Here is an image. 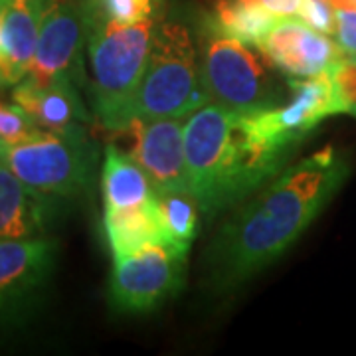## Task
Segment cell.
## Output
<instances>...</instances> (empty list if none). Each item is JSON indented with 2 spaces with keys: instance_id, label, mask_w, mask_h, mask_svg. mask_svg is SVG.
I'll return each instance as SVG.
<instances>
[{
  "instance_id": "obj_19",
  "label": "cell",
  "mask_w": 356,
  "mask_h": 356,
  "mask_svg": "<svg viewBox=\"0 0 356 356\" xmlns=\"http://www.w3.org/2000/svg\"><path fill=\"white\" fill-rule=\"evenodd\" d=\"M156 210L165 224L170 242L191 250L200 226V206L192 192L156 194Z\"/></svg>"
},
{
  "instance_id": "obj_13",
  "label": "cell",
  "mask_w": 356,
  "mask_h": 356,
  "mask_svg": "<svg viewBox=\"0 0 356 356\" xmlns=\"http://www.w3.org/2000/svg\"><path fill=\"white\" fill-rule=\"evenodd\" d=\"M44 0H0V89L22 81L36 51Z\"/></svg>"
},
{
  "instance_id": "obj_10",
  "label": "cell",
  "mask_w": 356,
  "mask_h": 356,
  "mask_svg": "<svg viewBox=\"0 0 356 356\" xmlns=\"http://www.w3.org/2000/svg\"><path fill=\"white\" fill-rule=\"evenodd\" d=\"M186 117L133 119L117 133L131 140L127 153L143 166L156 194L192 192L184 151Z\"/></svg>"
},
{
  "instance_id": "obj_4",
  "label": "cell",
  "mask_w": 356,
  "mask_h": 356,
  "mask_svg": "<svg viewBox=\"0 0 356 356\" xmlns=\"http://www.w3.org/2000/svg\"><path fill=\"white\" fill-rule=\"evenodd\" d=\"M156 18L129 26H102L88 30L91 103L103 127L117 133L139 88L151 54Z\"/></svg>"
},
{
  "instance_id": "obj_9",
  "label": "cell",
  "mask_w": 356,
  "mask_h": 356,
  "mask_svg": "<svg viewBox=\"0 0 356 356\" xmlns=\"http://www.w3.org/2000/svg\"><path fill=\"white\" fill-rule=\"evenodd\" d=\"M88 42V30L77 0H44L36 51L28 79L38 86H50L81 74V48Z\"/></svg>"
},
{
  "instance_id": "obj_16",
  "label": "cell",
  "mask_w": 356,
  "mask_h": 356,
  "mask_svg": "<svg viewBox=\"0 0 356 356\" xmlns=\"http://www.w3.org/2000/svg\"><path fill=\"white\" fill-rule=\"evenodd\" d=\"M102 196L103 212L131 210L154 202V192L151 178L143 166L119 145L109 143L105 147L102 166Z\"/></svg>"
},
{
  "instance_id": "obj_23",
  "label": "cell",
  "mask_w": 356,
  "mask_h": 356,
  "mask_svg": "<svg viewBox=\"0 0 356 356\" xmlns=\"http://www.w3.org/2000/svg\"><path fill=\"white\" fill-rule=\"evenodd\" d=\"M297 18H301L305 24L327 36H334L337 16H334V8L327 0H301Z\"/></svg>"
},
{
  "instance_id": "obj_5",
  "label": "cell",
  "mask_w": 356,
  "mask_h": 356,
  "mask_svg": "<svg viewBox=\"0 0 356 356\" xmlns=\"http://www.w3.org/2000/svg\"><path fill=\"white\" fill-rule=\"evenodd\" d=\"M198 60L210 102L242 115L261 113L285 103L273 65L257 46L204 26Z\"/></svg>"
},
{
  "instance_id": "obj_18",
  "label": "cell",
  "mask_w": 356,
  "mask_h": 356,
  "mask_svg": "<svg viewBox=\"0 0 356 356\" xmlns=\"http://www.w3.org/2000/svg\"><path fill=\"white\" fill-rule=\"evenodd\" d=\"M280 20L264 6L248 0H218L206 24L232 38L257 46Z\"/></svg>"
},
{
  "instance_id": "obj_6",
  "label": "cell",
  "mask_w": 356,
  "mask_h": 356,
  "mask_svg": "<svg viewBox=\"0 0 356 356\" xmlns=\"http://www.w3.org/2000/svg\"><path fill=\"white\" fill-rule=\"evenodd\" d=\"M0 161L42 198L70 200L89 191L97 151L86 135L76 127L65 133L40 129L30 139L16 145L0 143Z\"/></svg>"
},
{
  "instance_id": "obj_14",
  "label": "cell",
  "mask_w": 356,
  "mask_h": 356,
  "mask_svg": "<svg viewBox=\"0 0 356 356\" xmlns=\"http://www.w3.org/2000/svg\"><path fill=\"white\" fill-rule=\"evenodd\" d=\"M10 102L16 103L44 131L65 133L89 121L88 109L74 79L38 86L24 77L13 88Z\"/></svg>"
},
{
  "instance_id": "obj_25",
  "label": "cell",
  "mask_w": 356,
  "mask_h": 356,
  "mask_svg": "<svg viewBox=\"0 0 356 356\" xmlns=\"http://www.w3.org/2000/svg\"><path fill=\"white\" fill-rule=\"evenodd\" d=\"M248 2L264 6L277 18H297L299 6H301V0H248Z\"/></svg>"
},
{
  "instance_id": "obj_3",
  "label": "cell",
  "mask_w": 356,
  "mask_h": 356,
  "mask_svg": "<svg viewBox=\"0 0 356 356\" xmlns=\"http://www.w3.org/2000/svg\"><path fill=\"white\" fill-rule=\"evenodd\" d=\"M208 102L198 44H194L191 30L180 22H159L145 74L125 111L123 127L133 119L188 117Z\"/></svg>"
},
{
  "instance_id": "obj_20",
  "label": "cell",
  "mask_w": 356,
  "mask_h": 356,
  "mask_svg": "<svg viewBox=\"0 0 356 356\" xmlns=\"http://www.w3.org/2000/svg\"><path fill=\"white\" fill-rule=\"evenodd\" d=\"M86 30L129 26L156 18V0H77Z\"/></svg>"
},
{
  "instance_id": "obj_15",
  "label": "cell",
  "mask_w": 356,
  "mask_h": 356,
  "mask_svg": "<svg viewBox=\"0 0 356 356\" xmlns=\"http://www.w3.org/2000/svg\"><path fill=\"white\" fill-rule=\"evenodd\" d=\"M50 204L0 161V242L46 236Z\"/></svg>"
},
{
  "instance_id": "obj_12",
  "label": "cell",
  "mask_w": 356,
  "mask_h": 356,
  "mask_svg": "<svg viewBox=\"0 0 356 356\" xmlns=\"http://www.w3.org/2000/svg\"><path fill=\"white\" fill-rule=\"evenodd\" d=\"M257 48L269 64L289 79L325 74L344 56L331 36L311 28L301 18H281Z\"/></svg>"
},
{
  "instance_id": "obj_17",
  "label": "cell",
  "mask_w": 356,
  "mask_h": 356,
  "mask_svg": "<svg viewBox=\"0 0 356 356\" xmlns=\"http://www.w3.org/2000/svg\"><path fill=\"white\" fill-rule=\"evenodd\" d=\"M103 228L113 259L140 252L149 245L172 243L154 202L131 210L103 212Z\"/></svg>"
},
{
  "instance_id": "obj_26",
  "label": "cell",
  "mask_w": 356,
  "mask_h": 356,
  "mask_svg": "<svg viewBox=\"0 0 356 356\" xmlns=\"http://www.w3.org/2000/svg\"><path fill=\"white\" fill-rule=\"evenodd\" d=\"M332 8H346V10H356V0H327Z\"/></svg>"
},
{
  "instance_id": "obj_22",
  "label": "cell",
  "mask_w": 356,
  "mask_h": 356,
  "mask_svg": "<svg viewBox=\"0 0 356 356\" xmlns=\"http://www.w3.org/2000/svg\"><path fill=\"white\" fill-rule=\"evenodd\" d=\"M40 127L14 102L0 99V143L16 145L34 137Z\"/></svg>"
},
{
  "instance_id": "obj_11",
  "label": "cell",
  "mask_w": 356,
  "mask_h": 356,
  "mask_svg": "<svg viewBox=\"0 0 356 356\" xmlns=\"http://www.w3.org/2000/svg\"><path fill=\"white\" fill-rule=\"evenodd\" d=\"M293 95L280 107L252 113L255 127L275 147L291 151L307 135L331 115H339L329 72L307 79H289Z\"/></svg>"
},
{
  "instance_id": "obj_24",
  "label": "cell",
  "mask_w": 356,
  "mask_h": 356,
  "mask_svg": "<svg viewBox=\"0 0 356 356\" xmlns=\"http://www.w3.org/2000/svg\"><path fill=\"white\" fill-rule=\"evenodd\" d=\"M337 16V30H334V42L344 56L356 60V10L346 8H334Z\"/></svg>"
},
{
  "instance_id": "obj_1",
  "label": "cell",
  "mask_w": 356,
  "mask_h": 356,
  "mask_svg": "<svg viewBox=\"0 0 356 356\" xmlns=\"http://www.w3.org/2000/svg\"><path fill=\"white\" fill-rule=\"evenodd\" d=\"M348 175L350 166L334 147L285 166L232 212L206 248L208 285L236 289L287 254Z\"/></svg>"
},
{
  "instance_id": "obj_8",
  "label": "cell",
  "mask_w": 356,
  "mask_h": 356,
  "mask_svg": "<svg viewBox=\"0 0 356 356\" xmlns=\"http://www.w3.org/2000/svg\"><path fill=\"white\" fill-rule=\"evenodd\" d=\"M58 243L48 236L0 242V329L26 315L56 267Z\"/></svg>"
},
{
  "instance_id": "obj_21",
  "label": "cell",
  "mask_w": 356,
  "mask_h": 356,
  "mask_svg": "<svg viewBox=\"0 0 356 356\" xmlns=\"http://www.w3.org/2000/svg\"><path fill=\"white\" fill-rule=\"evenodd\" d=\"M339 113H348L356 117V60L343 56L329 70Z\"/></svg>"
},
{
  "instance_id": "obj_2",
  "label": "cell",
  "mask_w": 356,
  "mask_h": 356,
  "mask_svg": "<svg viewBox=\"0 0 356 356\" xmlns=\"http://www.w3.org/2000/svg\"><path fill=\"white\" fill-rule=\"evenodd\" d=\"M184 151L192 196L206 218L240 206L285 168L291 151L259 133L252 115L214 102L184 121Z\"/></svg>"
},
{
  "instance_id": "obj_7",
  "label": "cell",
  "mask_w": 356,
  "mask_h": 356,
  "mask_svg": "<svg viewBox=\"0 0 356 356\" xmlns=\"http://www.w3.org/2000/svg\"><path fill=\"white\" fill-rule=\"evenodd\" d=\"M188 250L177 243L149 245L113 259L109 305L115 313L140 315L166 303L182 287Z\"/></svg>"
}]
</instances>
